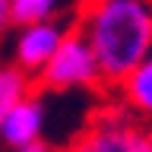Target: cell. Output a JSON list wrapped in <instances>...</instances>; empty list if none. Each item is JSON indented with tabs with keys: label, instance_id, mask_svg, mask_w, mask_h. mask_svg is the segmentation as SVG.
I'll return each mask as SVG.
<instances>
[{
	"label": "cell",
	"instance_id": "cell-1",
	"mask_svg": "<svg viewBox=\"0 0 152 152\" xmlns=\"http://www.w3.org/2000/svg\"><path fill=\"white\" fill-rule=\"evenodd\" d=\"M73 28L92 48L102 89H117L152 54V0H83Z\"/></svg>",
	"mask_w": 152,
	"mask_h": 152
},
{
	"label": "cell",
	"instance_id": "cell-2",
	"mask_svg": "<svg viewBox=\"0 0 152 152\" xmlns=\"http://www.w3.org/2000/svg\"><path fill=\"white\" fill-rule=\"evenodd\" d=\"M38 92L64 95V92H104L102 89V73L95 64L92 48L86 45V38L70 28L54 57L41 66V73L32 79Z\"/></svg>",
	"mask_w": 152,
	"mask_h": 152
},
{
	"label": "cell",
	"instance_id": "cell-3",
	"mask_svg": "<svg viewBox=\"0 0 152 152\" xmlns=\"http://www.w3.org/2000/svg\"><path fill=\"white\" fill-rule=\"evenodd\" d=\"M66 152H152V130L124 111H104L76 133Z\"/></svg>",
	"mask_w": 152,
	"mask_h": 152
},
{
	"label": "cell",
	"instance_id": "cell-4",
	"mask_svg": "<svg viewBox=\"0 0 152 152\" xmlns=\"http://www.w3.org/2000/svg\"><path fill=\"white\" fill-rule=\"evenodd\" d=\"M70 28H73V19H45V22L16 26L10 32V66L35 79L41 66L54 57Z\"/></svg>",
	"mask_w": 152,
	"mask_h": 152
},
{
	"label": "cell",
	"instance_id": "cell-5",
	"mask_svg": "<svg viewBox=\"0 0 152 152\" xmlns=\"http://www.w3.org/2000/svg\"><path fill=\"white\" fill-rule=\"evenodd\" d=\"M48 104L38 92H28L16 104H10L0 117V146L3 149H26L45 142Z\"/></svg>",
	"mask_w": 152,
	"mask_h": 152
},
{
	"label": "cell",
	"instance_id": "cell-6",
	"mask_svg": "<svg viewBox=\"0 0 152 152\" xmlns=\"http://www.w3.org/2000/svg\"><path fill=\"white\" fill-rule=\"evenodd\" d=\"M117 102L130 117L140 121H152V54L142 57L140 64L133 66V73L124 79L117 89Z\"/></svg>",
	"mask_w": 152,
	"mask_h": 152
},
{
	"label": "cell",
	"instance_id": "cell-7",
	"mask_svg": "<svg viewBox=\"0 0 152 152\" xmlns=\"http://www.w3.org/2000/svg\"><path fill=\"white\" fill-rule=\"evenodd\" d=\"M13 7V22L28 26V22H45V19H73V10L66 0H10Z\"/></svg>",
	"mask_w": 152,
	"mask_h": 152
},
{
	"label": "cell",
	"instance_id": "cell-8",
	"mask_svg": "<svg viewBox=\"0 0 152 152\" xmlns=\"http://www.w3.org/2000/svg\"><path fill=\"white\" fill-rule=\"evenodd\" d=\"M28 92H35V83L26 73H19L16 66L3 64V70H0V117H3V111H7L10 104H16Z\"/></svg>",
	"mask_w": 152,
	"mask_h": 152
},
{
	"label": "cell",
	"instance_id": "cell-9",
	"mask_svg": "<svg viewBox=\"0 0 152 152\" xmlns=\"http://www.w3.org/2000/svg\"><path fill=\"white\" fill-rule=\"evenodd\" d=\"M13 28H16V22H13V7H10V0H0V41H7Z\"/></svg>",
	"mask_w": 152,
	"mask_h": 152
},
{
	"label": "cell",
	"instance_id": "cell-10",
	"mask_svg": "<svg viewBox=\"0 0 152 152\" xmlns=\"http://www.w3.org/2000/svg\"><path fill=\"white\" fill-rule=\"evenodd\" d=\"M3 152H51L48 142H38V146H26V149H3Z\"/></svg>",
	"mask_w": 152,
	"mask_h": 152
},
{
	"label": "cell",
	"instance_id": "cell-11",
	"mask_svg": "<svg viewBox=\"0 0 152 152\" xmlns=\"http://www.w3.org/2000/svg\"><path fill=\"white\" fill-rule=\"evenodd\" d=\"M0 70H3V64H0Z\"/></svg>",
	"mask_w": 152,
	"mask_h": 152
}]
</instances>
